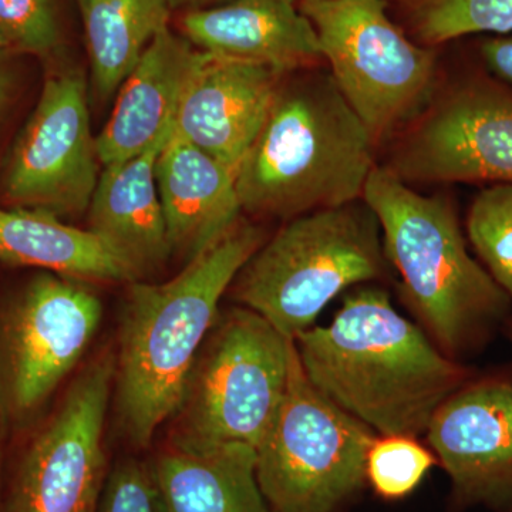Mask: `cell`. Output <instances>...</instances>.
<instances>
[{"instance_id": "obj_23", "label": "cell", "mask_w": 512, "mask_h": 512, "mask_svg": "<svg viewBox=\"0 0 512 512\" xmlns=\"http://www.w3.org/2000/svg\"><path fill=\"white\" fill-rule=\"evenodd\" d=\"M471 245L512 302V184H494L474 198L467 217Z\"/></svg>"}, {"instance_id": "obj_2", "label": "cell", "mask_w": 512, "mask_h": 512, "mask_svg": "<svg viewBox=\"0 0 512 512\" xmlns=\"http://www.w3.org/2000/svg\"><path fill=\"white\" fill-rule=\"evenodd\" d=\"M261 245V229L239 221L170 281L131 282L114 375L117 414L131 443L148 446L174 416L222 296Z\"/></svg>"}, {"instance_id": "obj_21", "label": "cell", "mask_w": 512, "mask_h": 512, "mask_svg": "<svg viewBox=\"0 0 512 512\" xmlns=\"http://www.w3.org/2000/svg\"><path fill=\"white\" fill-rule=\"evenodd\" d=\"M92 77L103 99L120 89L158 33L168 28L170 0H77Z\"/></svg>"}, {"instance_id": "obj_18", "label": "cell", "mask_w": 512, "mask_h": 512, "mask_svg": "<svg viewBox=\"0 0 512 512\" xmlns=\"http://www.w3.org/2000/svg\"><path fill=\"white\" fill-rule=\"evenodd\" d=\"M156 180L173 255L191 261L238 224L235 174L174 130L157 158Z\"/></svg>"}, {"instance_id": "obj_25", "label": "cell", "mask_w": 512, "mask_h": 512, "mask_svg": "<svg viewBox=\"0 0 512 512\" xmlns=\"http://www.w3.org/2000/svg\"><path fill=\"white\" fill-rule=\"evenodd\" d=\"M0 28L19 52L47 57L60 46L55 0H0Z\"/></svg>"}, {"instance_id": "obj_16", "label": "cell", "mask_w": 512, "mask_h": 512, "mask_svg": "<svg viewBox=\"0 0 512 512\" xmlns=\"http://www.w3.org/2000/svg\"><path fill=\"white\" fill-rule=\"evenodd\" d=\"M183 28L204 52L264 64L282 74L323 60L315 28L291 0H231L191 10Z\"/></svg>"}, {"instance_id": "obj_1", "label": "cell", "mask_w": 512, "mask_h": 512, "mask_svg": "<svg viewBox=\"0 0 512 512\" xmlns=\"http://www.w3.org/2000/svg\"><path fill=\"white\" fill-rule=\"evenodd\" d=\"M293 342L315 389L379 437L426 434L440 404L471 379L382 289L352 293L330 325Z\"/></svg>"}, {"instance_id": "obj_27", "label": "cell", "mask_w": 512, "mask_h": 512, "mask_svg": "<svg viewBox=\"0 0 512 512\" xmlns=\"http://www.w3.org/2000/svg\"><path fill=\"white\" fill-rule=\"evenodd\" d=\"M481 53L488 69L504 82L512 84V35L485 40Z\"/></svg>"}, {"instance_id": "obj_12", "label": "cell", "mask_w": 512, "mask_h": 512, "mask_svg": "<svg viewBox=\"0 0 512 512\" xmlns=\"http://www.w3.org/2000/svg\"><path fill=\"white\" fill-rule=\"evenodd\" d=\"M389 167L407 184H512V97L485 84L454 90L427 109Z\"/></svg>"}, {"instance_id": "obj_8", "label": "cell", "mask_w": 512, "mask_h": 512, "mask_svg": "<svg viewBox=\"0 0 512 512\" xmlns=\"http://www.w3.org/2000/svg\"><path fill=\"white\" fill-rule=\"evenodd\" d=\"M330 74L376 143L429 109L436 53L410 42L384 0H299Z\"/></svg>"}, {"instance_id": "obj_22", "label": "cell", "mask_w": 512, "mask_h": 512, "mask_svg": "<svg viewBox=\"0 0 512 512\" xmlns=\"http://www.w3.org/2000/svg\"><path fill=\"white\" fill-rule=\"evenodd\" d=\"M406 9L417 36L429 45L512 32V0H407Z\"/></svg>"}, {"instance_id": "obj_3", "label": "cell", "mask_w": 512, "mask_h": 512, "mask_svg": "<svg viewBox=\"0 0 512 512\" xmlns=\"http://www.w3.org/2000/svg\"><path fill=\"white\" fill-rule=\"evenodd\" d=\"M375 147L332 74L281 84L235 173L242 211L289 221L360 200L376 167Z\"/></svg>"}, {"instance_id": "obj_20", "label": "cell", "mask_w": 512, "mask_h": 512, "mask_svg": "<svg viewBox=\"0 0 512 512\" xmlns=\"http://www.w3.org/2000/svg\"><path fill=\"white\" fill-rule=\"evenodd\" d=\"M0 261L79 281H137L92 231L28 208L0 207Z\"/></svg>"}, {"instance_id": "obj_6", "label": "cell", "mask_w": 512, "mask_h": 512, "mask_svg": "<svg viewBox=\"0 0 512 512\" xmlns=\"http://www.w3.org/2000/svg\"><path fill=\"white\" fill-rule=\"evenodd\" d=\"M293 340L239 306L220 313L171 417V446L258 447L284 402Z\"/></svg>"}, {"instance_id": "obj_32", "label": "cell", "mask_w": 512, "mask_h": 512, "mask_svg": "<svg viewBox=\"0 0 512 512\" xmlns=\"http://www.w3.org/2000/svg\"><path fill=\"white\" fill-rule=\"evenodd\" d=\"M508 336H510V339H511V342H512V319L510 320V322H508Z\"/></svg>"}, {"instance_id": "obj_24", "label": "cell", "mask_w": 512, "mask_h": 512, "mask_svg": "<svg viewBox=\"0 0 512 512\" xmlns=\"http://www.w3.org/2000/svg\"><path fill=\"white\" fill-rule=\"evenodd\" d=\"M436 457L414 437L384 436L367 453L366 478L380 497L399 500L413 493Z\"/></svg>"}, {"instance_id": "obj_15", "label": "cell", "mask_w": 512, "mask_h": 512, "mask_svg": "<svg viewBox=\"0 0 512 512\" xmlns=\"http://www.w3.org/2000/svg\"><path fill=\"white\" fill-rule=\"evenodd\" d=\"M173 130L174 124L138 156L103 167L87 210V229L119 256L137 281L173 255L156 180L157 158Z\"/></svg>"}, {"instance_id": "obj_14", "label": "cell", "mask_w": 512, "mask_h": 512, "mask_svg": "<svg viewBox=\"0 0 512 512\" xmlns=\"http://www.w3.org/2000/svg\"><path fill=\"white\" fill-rule=\"evenodd\" d=\"M204 53L175 110L174 134L235 174L271 113L284 74Z\"/></svg>"}, {"instance_id": "obj_17", "label": "cell", "mask_w": 512, "mask_h": 512, "mask_svg": "<svg viewBox=\"0 0 512 512\" xmlns=\"http://www.w3.org/2000/svg\"><path fill=\"white\" fill-rule=\"evenodd\" d=\"M204 55L170 28L154 37L121 84L113 114L97 137L103 167L138 156L173 127L181 96Z\"/></svg>"}, {"instance_id": "obj_4", "label": "cell", "mask_w": 512, "mask_h": 512, "mask_svg": "<svg viewBox=\"0 0 512 512\" xmlns=\"http://www.w3.org/2000/svg\"><path fill=\"white\" fill-rule=\"evenodd\" d=\"M362 198L379 220L384 255L402 278L404 301L437 348L456 360L477 346L512 302L468 254L450 198L421 195L380 165Z\"/></svg>"}, {"instance_id": "obj_13", "label": "cell", "mask_w": 512, "mask_h": 512, "mask_svg": "<svg viewBox=\"0 0 512 512\" xmlns=\"http://www.w3.org/2000/svg\"><path fill=\"white\" fill-rule=\"evenodd\" d=\"M426 436L461 501L512 497L511 377L467 380L440 404Z\"/></svg>"}, {"instance_id": "obj_33", "label": "cell", "mask_w": 512, "mask_h": 512, "mask_svg": "<svg viewBox=\"0 0 512 512\" xmlns=\"http://www.w3.org/2000/svg\"><path fill=\"white\" fill-rule=\"evenodd\" d=\"M291 2L295 3V2H296V0H291Z\"/></svg>"}, {"instance_id": "obj_11", "label": "cell", "mask_w": 512, "mask_h": 512, "mask_svg": "<svg viewBox=\"0 0 512 512\" xmlns=\"http://www.w3.org/2000/svg\"><path fill=\"white\" fill-rule=\"evenodd\" d=\"M100 165L86 79L77 70L55 74L10 154L3 197L12 207L77 217L89 210Z\"/></svg>"}, {"instance_id": "obj_31", "label": "cell", "mask_w": 512, "mask_h": 512, "mask_svg": "<svg viewBox=\"0 0 512 512\" xmlns=\"http://www.w3.org/2000/svg\"><path fill=\"white\" fill-rule=\"evenodd\" d=\"M3 493H5V466H3V450L0 443V512H3Z\"/></svg>"}, {"instance_id": "obj_7", "label": "cell", "mask_w": 512, "mask_h": 512, "mask_svg": "<svg viewBox=\"0 0 512 512\" xmlns=\"http://www.w3.org/2000/svg\"><path fill=\"white\" fill-rule=\"evenodd\" d=\"M377 434L309 382L295 342L284 402L255 448L256 480L272 512H339L359 493Z\"/></svg>"}, {"instance_id": "obj_5", "label": "cell", "mask_w": 512, "mask_h": 512, "mask_svg": "<svg viewBox=\"0 0 512 512\" xmlns=\"http://www.w3.org/2000/svg\"><path fill=\"white\" fill-rule=\"evenodd\" d=\"M386 262L379 220L360 198L289 220L249 258L232 296L293 340L349 286L382 278Z\"/></svg>"}, {"instance_id": "obj_9", "label": "cell", "mask_w": 512, "mask_h": 512, "mask_svg": "<svg viewBox=\"0 0 512 512\" xmlns=\"http://www.w3.org/2000/svg\"><path fill=\"white\" fill-rule=\"evenodd\" d=\"M83 282L43 272L0 306V437L32 427L92 345L103 303Z\"/></svg>"}, {"instance_id": "obj_26", "label": "cell", "mask_w": 512, "mask_h": 512, "mask_svg": "<svg viewBox=\"0 0 512 512\" xmlns=\"http://www.w3.org/2000/svg\"><path fill=\"white\" fill-rule=\"evenodd\" d=\"M97 512H161L150 466L127 460L114 468Z\"/></svg>"}, {"instance_id": "obj_10", "label": "cell", "mask_w": 512, "mask_h": 512, "mask_svg": "<svg viewBox=\"0 0 512 512\" xmlns=\"http://www.w3.org/2000/svg\"><path fill=\"white\" fill-rule=\"evenodd\" d=\"M116 355L83 367L5 480L3 512H97L106 485L103 437Z\"/></svg>"}, {"instance_id": "obj_29", "label": "cell", "mask_w": 512, "mask_h": 512, "mask_svg": "<svg viewBox=\"0 0 512 512\" xmlns=\"http://www.w3.org/2000/svg\"><path fill=\"white\" fill-rule=\"evenodd\" d=\"M10 87H12V77H10L5 67L0 66V110L5 106L6 100H8Z\"/></svg>"}, {"instance_id": "obj_30", "label": "cell", "mask_w": 512, "mask_h": 512, "mask_svg": "<svg viewBox=\"0 0 512 512\" xmlns=\"http://www.w3.org/2000/svg\"><path fill=\"white\" fill-rule=\"evenodd\" d=\"M13 52H19L18 46L13 42L12 37L0 28V57L8 56Z\"/></svg>"}, {"instance_id": "obj_28", "label": "cell", "mask_w": 512, "mask_h": 512, "mask_svg": "<svg viewBox=\"0 0 512 512\" xmlns=\"http://www.w3.org/2000/svg\"><path fill=\"white\" fill-rule=\"evenodd\" d=\"M171 6H191L192 10L214 8V6L224 5L231 0H170Z\"/></svg>"}, {"instance_id": "obj_19", "label": "cell", "mask_w": 512, "mask_h": 512, "mask_svg": "<svg viewBox=\"0 0 512 512\" xmlns=\"http://www.w3.org/2000/svg\"><path fill=\"white\" fill-rule=\"evenodd\" d=\"M161 512H272L256 480L255 448L171 446L150 466Z\"/></svg>"}]
</instances>
